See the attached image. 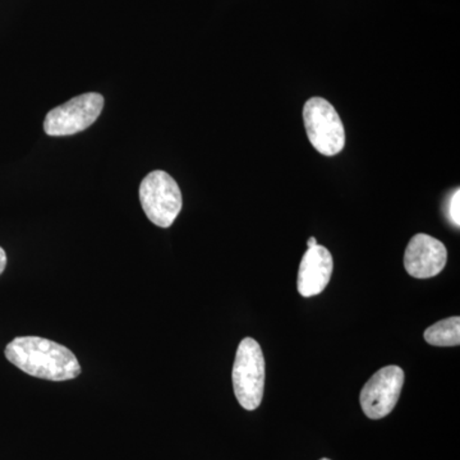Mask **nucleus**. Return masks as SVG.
I'll return each instance as SVG.
<instances>
[{
	"label": "nucleus",
	"instance_id": "nucleus-13",
	"mask_svg": "<svg viewBox=\"0 0 460 460\" xmlns=\"http://www.w3.org/2000/svg\"><path fill=\"white\" fill-rule=\"evenodd\" d=\"M320 460H330V459H328V458H323V459H320Z\"/></svg>",
	"mask_w": 460,
	"mask_h": 460
},
{
	"label": "nucleus",
	"instance_id": "nucleus-7",
	"mask_svg": "<svg viewBox=\"0 0 460 460\" xmlns=\"http://www.w3.org/2000/svg\"><path fill=\"white\" fill-rule=\"evenodd\" d=\"M447 251L443 242L425 233L411 239L404 253V268L416 279H429L444 270Z\"/></svg>",
	"mask_w": 460,
	"mask_h": 460
},
{
	"label": "nucleus",
	"instance_id": "nucleus-1",
	"mask_svg": "<svg viewBox=\"0 0 460 460\" xmlns=\"http://www.w3.org/2000/svg\"><path fill=\"white\" fill-rule=\"evenodd\" d=\"M5 358L30 376L66 381L81 374V365L65 345L40 337H18L7 345Z\"/></svg>",
	"mask_w": 460,
	"mask_h": 460
},
{
	"label": "nucleus",
	"instance_id": "nucleus-8",
	"mask_svg": "<svg viewBox=\"0 0 460 460\" xmlns=\"http://www.w3.org/2000/svg\"><path fill=\"white\" fill-rule=\"evenodd\" d=\"M334 270V261L328 248L316 244L305 251L299 265L296 288L299 295L310 298L323 293Z\"/></svg>",
	"mask_w": 460,
	"mask_h": 460
},
{
	"label": "nucleus",
	"instance_id": "nucleus-12",
	"mask_svg": "<svg viewBox=\"0 0 460 460\" xmlns=\"http://www.w3.org/2000/svg\"><path fill=\"white\" fill-rule=\"evenodd\" d=\"M316 244H317L316 238L311 237L310 239H308V242H307L308 248H313V247L316 246Z\"/></svg>",
	"mask_w": 460,
	"mask_h": 460
},
{
	"label": "nucleus",
	"instance_id": "nucleus-5",
	"mask_svg": "<svg viewBox=\"0 0 460 460\" xmlns=\"http://www.w3.org/2000/svg\"><path fill=\"white\" fill-rule=\"evenodd\" d=\"M102 108V95L96 93H84L50 111L45 117L44 131L53 137L83 132L96 122Z\"/></svg>",
	"mask_w": 460,
	"mask_h": 460
},
{
	"label": "nucleus",
	"instance_id": "nucleus-9",
	"mask_svg": "<svg viewBox=\"0 0 460 460\" xmlns=\"http://www.w3.org/2000/svg\"><path fill=\"white\" fill-rule=\"evenodd\" d=\"M423 338L435 347H458L460 344L459 316L438 321L426 330Z\"/></svg>",
	"mask_w": 460,
	"mask_h": 460
},
{
	"label": "nucleus",
	"instance_id": "nucleus-4",
	"mask_svg": "<svg viewBox=\"0 0 460 460\" xmlns=\"http://www.w3.org/2000/svg\"><path fill=\"white\" fill-rule=\"evenodd\" d=\"M305 132L311 145L325 156H335L345 146V129L338 111L323 98L308 100L304 108Z\"/></svg>",
	"mask_w": 460,
	"mask_h": 460
},
{
	"label": "nucleus",
	"instance_id": "nucleus-10",
	"mask_svg": "<svg viewBox=\"0 0 460 460\" xmlns=\"http://www.w3.org/2000/svg\"><path fill=\"white\" fill-rule=\"evenodd\" d=\"M460 190L459 189L453 193L449 202V217L456 228L460 226Z\"/></svg>",
	"mask_w": 460,
	"mask_h": 460
},
{
	"label": "nucleus",
	"instance_id": "nucleus-11",
	"mask_svg": "<svg viewBox=\"0 0 460 460\" xmlns=\"http://www.w3.org/2000/svg\"><path fill=\"white\" fill-rule=\"evenodd\" d=\"M5 266H7V255H5V251L0 247V275L5 270Z\"/></svg>",
	"mask_w": 460,
	"mask_h": 460
},
{
	"label": "nucleus",
	"instance_id": "nucleus-2",
	"mask_svg": "<svg viewBox=\"0 0 460 460\" xmlns=\"http://www.w3.org/2000/svg\"><path fill=\"white\" fill-rule=\"evenodd\" d=\"M232 378L239 404L246 411L257 410L261 404L265 387V358L255 339L244 338L239 343Z\"/></svg>",
	"mask_w": 460,
	"mask_h": 460
},
{
	"label": "nucleus",
	"instance_id": "nucleus-3",
	"mask_svg": "<svg viewBox=\"0 0 460 460\" xmlns=\"http://www.w3.org/2000/svg\"><path fill=\"white\" fill-rule=\"evenodd\" d=\"M140 201L151 223L169 228L183 205L180 186L172 175L163 171L151 172L142 181Z\"/></svg>",
	"mask_w": 460,
	"mask_h": 460
},
{
	"label": "nucleus",
	"instance_id": "nucleus-6",
	"mask_svg": "<svg viewBox=\"0 0 460 460\" xmlns=\"http://www.w3.org/2000/svg\"><path fill=\"white\" fill-rule=\"evenodd\" d=\"M404 385V371L399 366L381 368L363 386L361 407L371 420H381L392 413L401 398Z\"/></svg>",
	"mask_w": 460,
	"mask_h": 460
}]
</instances>
